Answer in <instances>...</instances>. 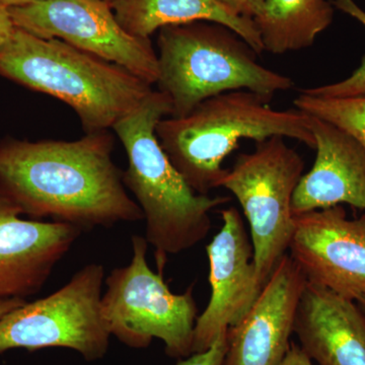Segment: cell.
Returning <instances> with one entry per match:
<instances>
[{
    "label": "cell",
    "instance_id": "44dd1931",
    "mask_svg": "<svg viewBox=\"0 0 365 365\" xmlns=\"http://www.w3.org/2000/svg\"><path fill=\"white\" fill-rule=\"evenodd\" d=\"M225 9L241 18L254 20L265 0H217Z\"/></svg>",
    "mask_w": 365,
    "mask_h": 365
},
{
    "label": "cell",
    "instance_id": "4316f807",
    "mask_svg": "<svg viewBox=\"0 0 365 365\" xmlns=\"http://www.w3.org/2000/svg\"><path fill=\"white\" fill-rule=\"evenodd\" d=\"M101 1L107 2V4H111L114 0H101Z\"/></svg>",
    "mask_w": 365,
    "mask_h": 365
},
{
    "label": "cell",
    "instance_id": "8fae6325",
    "mask_svg": "<svg viewBox=\"0 0 365 365\" xmlns=\"http://www.w3.org/2000/svg\"><path fill=\"white\" fill-rule=\"evenodd\" d=\"M222 227L206 247L210 299L197 318L193 353L207 350L225 331L237 326L260 295L248 232L237 208L220 211Z\"/></svg>",
    "mask_w": 365,
    "mask_h": 365
},
{
    "label": "cell",
    "instance_id": "484cf974",
    "mask_svg": "<svg viewBox=\"0 0 365 365\" xmlns=\"http://www.w3.org/2000/svg\"><path fill=\"white\" fill-rule=\"evenodd\" d=\"M355 302H356L357 306H359L360 309V311H361L365 316V294L362 295V297H360L359 299L355 300Z\"/></svg>",
    "mask_w": 365,
    "mask_h": 365
},
{
    "label": "cell",
    "instance_id": "cb8c5ba5",
    "mask_svg": "<svg viewBox=\"0 0 365 365\" xmlns=\"http://www.w3.org/2000/svg\"><path fill=\"white\" fill-rule=\"evenodd\" d=\"M26 299H0V319L6 316L9 312L13 311L14 309H18L23 304H25Z\"/></svg>",
    "mask_w": 365,
    "mask_h": 365
},
{
    "label": "cell",
    "instance_id": "277c9868",
    "mask_svg": "<svg viewBox=\"0 0 365 365\" xmlns=\"http://www.w3.org/2000/svg\"><path fill=\"white\" fill-rule=\"evenodd\" d=\"M270 102L253 91H228L207 98L186 116L163 118L155 132L163 150L192 190L209 195L227 172L222 163L244 139L260 143L281 136L314 150L306 113L275 110Z\"/></svg>",
    "mask_w": 365,
    "mask_h": 365
},
{
    "label": "cell",
    "instance_id": "5b68a950",
    "mask_svg": "<svg viewBox=\"0 0 365 365\" xmlns=\"http://www.w3.org/2000/svg\"><path fill=\"white\" fill-rule=\"evenodd\" d=\"M158 48V90L172 103L170 117L186 116L207 98L228 91H253L271 101L294 86L292 78L259 63L260 54L220 24L165 26Z\"/></svg>",
    "mask_w": 365,
    "mask_h": 365
},
{
    "label": "cell",
    "instance_id": "4fadbf2b",
    "mask_svg": "<svg viewBox=\"0 0 365 365\" xmlns=\"http://www.w3.org/2000/svg\"><path fill=\"white\" fill-rule=\"evenodd\" d=\"M0 190V299L38 294L83 230L69 223L23 220Z\"/></svg>",
    "mask_w": 365,
    "mask_h": 365
},
{
    "label": "cell",
    "instance_id": "d6986e66",
    "mask_svg": "<svg viewBox=\"0 0 365 365\" xmlns=\"http://www.w3.org/2000/svg\"><path fill=\"white\" fill-rule=\"evenodd\" d=\"M335 9L351 16L365 28V11L356 4L355 0H331ZM302 93L314 97L347 98L365 96V55L359 68L352 72L351 76L342 81L329 85L307 88L300 90Z\"/></svg>",
    "mask_w": 365,
    "mask_h": 365
},
{
    "label": "cell",
    "instance_id": "8992f818",
    "mask_svg": "<svg viewBox=\"0 0 365 365\" xmlns=\"http://www.w3.org/2000/svg\"><path fill=\"white\" fill-rule=\"evenodd\" d=\"M145 237H132L130 264L113 269L105 278L102 314L112 336L120 342L143 349L153 339L162 340L172 359H186L193 353L194 329L198 307L193 285L182 294L170 292L163 273L148 265Z\"/></svg>",
    "mask_w": 365,
    "mask_h": 365
},
{
    "label": "cell",
    "instance_id": "ac0fdd59",
    "mask_svg": "<svg viewBox=\"0 0 365 365\" xmlns=\"http://www.w3.org/2000/svg\"><path fill=\"white\" fill-rule=\"evenodd\" d=\"M294 104L299 111L342 129L365 148V96L322 98L299 91Z\"/></svg>",
    "mask_w": 365,
    "mask_h": 365
},
{
    "label": "cell",
    "instance_id": "9a60e30c",
    "mask_svg": "<svg viewBox=\"0 0 365 365\" xmlns=\"http://www.w3.org/2000/svg\"><path fill=\"white\" fill-rule=\"evenodd\" d=\"M294 334L319 365H365V316L356 302L307 282Z\"/></svg>",
    "mask_w": 365,
    "mask_h": 365
},
{
    "label": "cell",
    "instance_id": "ba28073f",
    "mask_svg": "<svg viewBox=\"0 0 365 365\" xmlns=\"http://www.w3.org/2000/svg\"><path fill=\"white\" fill-rule=\"evenodd\" d=\"M104 283L103 265L88 264L49 297L9 312L0 319V353L60 347L102 359L112 336L102 314Z\"/></svg>",
    "mask_w": 365,
    "mask_h": 365
},
{
    "label": "cell",
    "instance_id": "5bb4252c",
    "mask_svg": "<svg viewBox=\"0 0 365 365\" xmlns=\"http://www.w3.org/2000/svg\"><path fill=\"white\" fill-rule=\"evenodd\" d=\"M307 115L317 155L313 168L295 189L292 213L342 204L365 210V148L335 125Z\"/></svg>",
    "mask_w": 365,
    "mask_h": 365
},
{
    "label": "cell",
    "instance_id": "6da1fadb",
    "mask_svg": "<svg viewBox=\"0 0 365 365\" xmlns=\"http://www.w3.org/2000/svg\"><path fill=\"white\" fill-rule=\"evenodd\" d=\"M109 130L74 141L0 139V190L33 220L50 218L83 232L143 220L112 158Z\"/></svg>",
    "mask_w": 365,
    "mask_h": 365
},
{
    "label": "cell",
    "instance_id": "ffe728a7",
    "mask_svg": "<svg viewBox=\"0 0 365 365\" xmlns=\"http://www.w3.org/2000/svg\"><path fill=\"white\" fill-rule=\"evenodd\" d=\"M227 334L228 331H225L207 350L192 353L186 359H180L177 365H222L227 350Z\"/></svg>",
    "mask_w": 365,
    "mask_h": 365
},
{
    "label": "cell",
    "instance_id": "9c48e42d",
    "mask_svg": "<svg viewBox=\"0 0 365 365\" xmlns=\"http://www.w3.org/2000/svg\"><path fill=\"white\" fill-rule=\"evenodd\" d=\"M9 13L16 28L43 39L64 41L157 85L158 52L150 39L127 33L107 2L43 0L9 9Z\"/></svg>",
    "mask_w": 365,
    "mask_h": 365
},
{
    "label": "cell",
    "instance_id": "3957f363",
    "mask_svg": "<svg viewBox=\"0 0 365 365\" xmlns=\"http://www.w3.org/2000/svg\"><path fill=\"white\" fill-rule=\"evenodd\" d=\"M0 76L66 103L86 134L113 129L153 90L119 64L16 26L0 49Z\"/></svg>",
    "mask_w": 365,
    "mask_h": 365
},
{
    "label": "cell",
    "instance_id": "603a6c76",
    "mask_svg": "<svg viewBox=\"0 0 365 365\" xmlns=\"http://www.w3.org/2000/svg\"><path fill=\"white\" fill-rule=\"evenodd\" d=\"M16 26H14L13 20H11V14L9 9L0 7V49L4 47L7 40L11 38Z\"/></svg>",
    "mask_w": 365,
    "mask_h": 365
},
{
    "label": "cell",
    "instance_id": "7a4b0ae2",
    "mask_svg": "<svg viewBox=\"0 0 365 365\" xmlns=\"http://www.w3.org/2000/svg\"><path fill=\"white\" fill-rule=\"evenodd\" d=\"M172 115L165 93L153 90L113 127L126 151L123 182L135 197L145 220V240L155 248L158 272L168 257L195 247L207 237L213 209L228 196L199 195L178 172L157 136L158 122Z\"/></svg>",
    "mask_w": 365,
    "mask_h": 365
},
{
    "label": "cell",
    "instance_id": "30bf717a",
    "mask_svg": "<svg viewBox=\"0 0 365 365\" xmlns=\"http://www.w3.org/2000/svg\"><path fill=\"white\" fill-rule=\"evenodd\" d=\"M288 251L307 282L353 302L365 294V215L338 205L294 215Z\"/></svg>",
    "mask_w": 365,
    "mask_h": 365
},
{
    "label": "cell",
    "instance_id": "2e32d148",
    "mask_svg": "<svg viewBox=\"0 0 365 365\" xmlns=\"http://www.w3.org/2000/svg\"><path fill=\"white\" fill-rule=\"evenodd\" d=\"M110 6L122 28L135 37L150 39L165 26L212 21L232 29L259 54L264 52L254 21L232 14L217 0H114Z\"/></svg>",
    "mask_w": 365,
    "mask_h": 365
},
{
    "label": "cell",
    "instance_id": "7402d4cb",
    "mask_svg": "<svg viewBox=\"0 0 365 365\" xmlns=\"http://www.w3.org/2000/svg\"><path fill=\"white\" fill-rule=\"evenodd\" d=\"M279 365H313V361L299 347V345L292 342L284 359Z\"/></svg>",
    "mask_w": 365,
    "mask_h": 365
},
{
    "label": "cell",
    "instance_id": "d4e9b609",
    "mask_svg": "<svg viewBox=\"0 0 365 365\" xmlns=\"http://www.w3.org/2000/svg\"><path fill=\"white\" fill-rule=\"evenodd\" d=\"M43 0H0V7L4 9H13V7L28 6V4H36Z\"/></svg>",
    "mask_w": 365,
    "mask_h": 365
},
{
    "label": "cell",
    "instance_id": "52a82bcc",
    "mask_svg": "<svg viewBox=\"0 0 365 365\" xmlns=\"http://www.w3.org/2000/svg\"><path fill=\"white\" fill-rule=\"evenodd\" d=\"M256 144L252 153L237 155L218 188L228 190L241 205L251 232L257 275L265 285L292 242V198L304 162L284 137Z\"/></svg>",
    "mask_w": 365,
    "mask_h": 365
},
{
    "label": "cell",
    "instance_id": "7c38bea8",
    "mask_svg": "<svg viewBox=\"0 0 365 365\" xmlns=\"http://www.w3.org/2000/svg\"><path fill=\"white\" fill-rule=\"evenodd\" d=\"M306 284L304 274L284 255L248 313L228 330L222 365H279L292 344Z\"/></svg>",
    "mask_w": 365,
    "mask_h": 365
},
{
    "label": "cell",
    "instance_id": "e0dca14e",
    "mask_svg": "<svg viewBox=\"0 0 365 365\" xmlns=\"http://www.w3.org/2000/svg\"><path fill=\"white\" fill-rule=\"evenodd\" d=\"M334 16L331 0H265L253 21L264 51L281 55L312 47Z\"/></svg>",
    "mask_w": 365,
    "mask_h": 365
}]
</instances>
